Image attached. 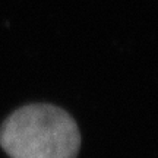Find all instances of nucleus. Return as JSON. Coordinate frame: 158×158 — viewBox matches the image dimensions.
<instances>
[{"label": "nucleus", "mask_w": 158, "mask_h": 158, "mask_svg": "<svg viewBox=\"0 0 158 158\" xmlns=\"http://www.w3.org/2000/svg\"><path fill=\"white\" fill-rule=\"evenodd\" d=\"M0 147L10 158H76L81 132L66 110L48 102H31L2 123Z\"/></svg>", "instance_id": "obj_1"}]
</instances>
